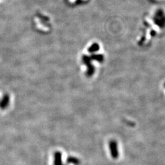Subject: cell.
Instances as JSON below:
<instances>
[{
    "mask_svg": "<svg viewBox=\"0 0 165 165\" xmlns=\"http://www.w3.org/2000/svg\"><path fill=\"white\" fill-rule=\"evenodd\" d=\"M54 165H64L62 162V154L60 152H56L54 155Z\"/></svg>",
    "mask_w": 165,
    "mask_h": 165,
    "instance_id": "obj_1",
    "label": "cell"
},
{
    "mask_svg": "<svg viewBox=\"0 0 165 165\" xmlns=\"http://www.w3.org/2000/svg\"><path fill=\"white\" fill-rule=\"evenodd\" d=\"M9 102V97L7 95H5L2 98V100L0 102V108L4 109L6 108Z\"/></svg>",
    "mask_w": 165,
    "mask_h": 165,
    "instance_id": "obj_2",
    "label": "cell"
},
{
    "mask_svg": "<svg viewBox=\"0 0 165 165\" xmlns=\"http://www.w3.org/2000/svg\"><path fill=\"white\" fill-rule=\"evenodd\" d=\"M67 162L68 163H72L74 165H78L80 163V161L78 158L73 157H69L67 159Z\"/></svg>",
    "mask_w": 165,
    "mask_h": 165,
    "instance_id": "obj_3",
    "label": "cell"
}]
</instances>
